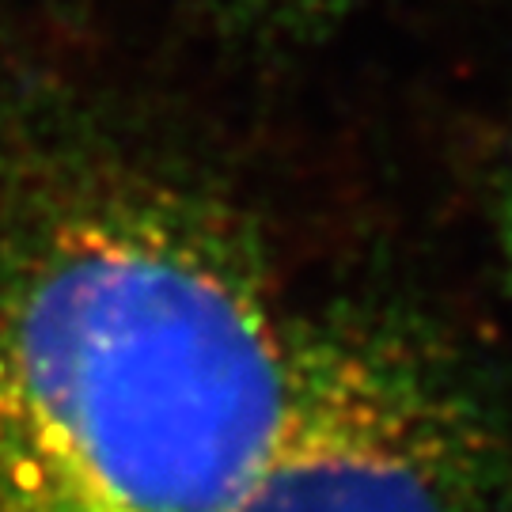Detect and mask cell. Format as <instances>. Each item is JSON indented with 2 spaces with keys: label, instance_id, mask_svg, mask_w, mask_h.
Listing matches in <instances>:
<instances>
[{
  "label": "cell",
  "instance_id": "cell-1",
  "mask_svg": "<svg viewBox=\"0 0 512 512\" xmlns=\"http://www.w3.org/2000/svg\"><path fill=\"white\" fill-rule=\"evenodd\" d=\"M304 311L232 198L107 129L0 145V512H220Z\"/></svg>",
  "mask_w": 512,
  "mask_h": 512
},
{
  "label": "cell",
  "instance_id": "cell-2",
  "mask_svg": "<svg viewBox=\"0 0 512 512\" xmlns=\"http://www.w3.org/2000/svg\"><path fill=\"white\" fill-rule=\"evenodd\" d=\"M220 512H512V410L406 315L304 311L274 421Z\"/></svg>",
  "mask_w": 512,
  "mask_h": 512
},
{
  "label": "cell",
  "instance_id": "cell-3",
  "mask_svg": "<svg viewBox=\"0 0 512 512\" xmlns=\"http://www.w3.org/2000/svg\"><path fill=\"white\" fill-rule=\"evenodd\" d=\"M232 4L262 31L308 35V31H323L327 23L346 16L357 0H232Z\"/></svg>",
  "mask_w": 512,
  "mask_h": 512
},
{
  "label": "cell",
  "instance_id": "cell-4",
  "mask_svg": "<svg viewBox=\"0 0 512 512\" xmlns=\"http://www.w3.org/2000/svg\"><path fill=\"white\" fill-rule=\"evenodd\" d=\"M494 228H497V243H501V258H505V270H509V285H512V164L505 167V175H501V183H497Z\"/></svg>",
  "mask_w": 512,
  "mask_h": 512
}]
</instances>
